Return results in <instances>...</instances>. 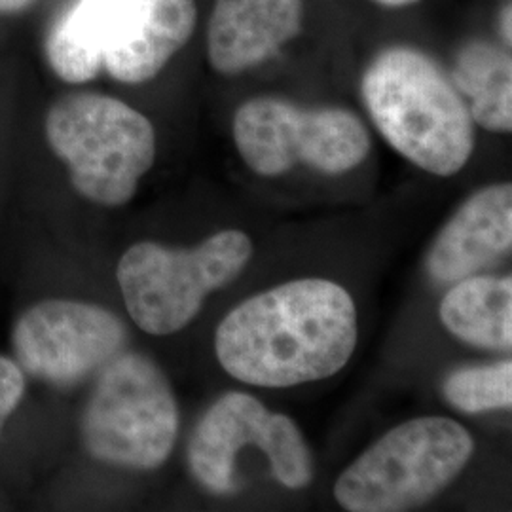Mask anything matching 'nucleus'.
Listing matches in <instances>:
<instances>
[{
    "instance_id": "f257e3e1",
    "label": "nucleus",
    "mask_w": 512,
    "mask_h": 512,
    "mask_svg": "<svg viewBox=\"0 0 512 512\" xmlns=\"http://www.w3.org/2000/svg\"><path fill=\"white\" fill-rule=\"evenodd\" d=\"M357 346V310L329 279H296L239 304L215 334L217 359L239 382L293 387L327 380Z\"/></svg>"
},
{
    "instance_id": "f03ea898",
    "label": "nucleus",
    "mask_w": 512,
    "mask_h": 512,
    "mask_svg": "<svg viewBox=\"0 0 512 512\" xmlns=\"http://www.w3.org/2000/svg\"><path fill=\"white\" fill-rule=\"evenodd\" d=\"M366 109L385 141L437 177L459 173L475 150V122L452 80L416 48L393 46L363 76Z\"/></svg>"
},
{
    "instance_id": "7ed1b4c3",
    "label": "nucleus",
    "mask_w": 512,
    "mask_h": 512,
    "mask_svg": "<svg viewBox=\"0 0 512 512\" xmlns=\"http://www.w3.org/2000/svg\"><path fill=\"white\" fill-rule=\"evenodd\" d=\"M46 139L71 173L74 190L105 207L131 202L156 160L145 114L103 93H71L46 114Z\"/></svg>"
},
{
    "instance_id": "20e7f679",
    "label": "nucleus",
    "mask_w": 512,
    "mask_h": 512,
    "mask_svg": "<svg viewBox=\"0 0 512 512\" xmlns=\"http://www.w3.org/2000/svg\"><path fill=\"white\" fill-rule=\"evenodd\" d=\"M475 440L448 418H418L391 429L336 482L349 512H399L440 494L465 469Z\"/></svg>"
},
{
    "instance_id": "39448f33",
    "label": "nucleus",
    "mask_w": 512,
    "mask_h": 512,
    "mask_svg": "<svg viewBox=\"0 0 512 512\" xmlns=\"http://www.w3.org/2000/svg\"><path fill=\"white\" fill-rule=\"evenodd\" d=\"M253 256V243L239 230H224L196 249L158 243L129 247L118 264V283L139 329L167 336L184 329L209 294L238 277Z\"/></svg>"
},
{
    "instance_id": "423d86ee",
    "label": "nucleus",
    "mask_w": 512,
    "mask_h": 512,
    "mask_svg": "<svg viewBox=\"0 0 512 512\" xmlns=\"http://www.w3.org/2000/svg\"><path fill=\"white\" fill-rule=\"evenodd\" d=\"M179 435V408L164 372L145 355L120 353L99 372L82 418L93 458L126 469L164 465Z\"/></svg>"
},
{
    "instance_id": "0eeeda50",
    "label": "nucleus",
    "mask_w": 512,
    "mask_h": 512,
    "mask_svg": "<svg viewBox=\"0 0 512 512\" xmlns=\"http://www.w3.org/2000/svg\"><path fill=\"white\" fill-rule=\"evenodd\" d=\"M232 129L239 156L262 177L283 175L298 164L342 175L370 152V135L357 114L338 107L304 109L281 97L249 99Z\"/></svg>"
},
{
    "instance_id": "6e6552de",
    "label": "nucleus",
    "mask_w": 512,
    "mask_h": 512,
    "mask_svg": "<svg viewBox=\"0 0 512 512\" xmlns=\"http://www.w3.org/2000/svg\"><path fill=\"white\" fill-rule=\"evenodd\" d=\"M245 446L266 454L283 486L300 490L310 484V450L296 423L239 391L222 395L203 414L188 448L190 469L209 492L230 494L236 490V456Z\"/></svg>"
},
{
    "instance_id": "1a4fd4ad",
    "label": "nucleus",
    "mask_w": 512,
    "mask_h": 512,
    "mask_svg": "<svg viewBox=\"0 0 512 512\" xmlns=\"http://www.w3.org/2000/svg\"><path fill=\"white\" fill-rule=\"evenodd\" d=\"M128 329L118 315L76 300H44L12 332L19 368L40 382L71 387L122 353Z\"/></svg>"
},
{
    "instance_id": "9d476101",
    "label": "nucleus",
    "mask_w": 512,
    "mask_h": 512,
    "mask_svg": "<svg viewBox=\"0 0 512 512\" xmlns=\"http://www.w3.org/2000/svg\"><path fill=\"white\" fill-rule=\"evenodd\" d=\"M198 23L196 0H118L103 67L124 84H143L183 50Z\"/></svg>"
},
{
    "instance_id": "9b49d317",
    "label": "nucleus",
    "mask_w": 512,
    "mask_h": 512,
    "mask_svg": "<svg viewBox=\"0 0 512 512\" xmlns=\"http://www.w3.org/2000/svg\"><path fill=\"white\" fill-rule=\"evenodd\" d=\"M304 0H215L207 54L220 74H239L274 57L298 37Z\"/></svg>"
},
{
    "instance_id": "f8f14e48",
    "label": "nucleus",
    "mask_w": 512,
    "mask_h": 512,
    "mask_svg": "<svg viewBox=\"0 0 512 512\" xmlns=\"http://www.w3.org/2000/svg\"><path fill=\"white\" fill-rule=\"evenodd\" d=\"M512 245V186H486L461 205L427 256V272L437 283H456L497 258Z\"/></svg>"
},
{
    "instance_id": "ddd939ff",
    "label": "nucleus",
    "mask_w": 512,
    "mask_h": 512,
    "mask_svg": "<svg viewBox=\"0 0 512 512\" xmlns=\"http://www.w3.org/2000/svg\"><path fill=\"white\" fill-rule=\"evenodd\" d=\"M440 321L476 348L511 349V277L459 279L440 302Z\"/></svg>"
},
{
    "instance_id": "4468645a",
    "label": "nucleus",
    "mask_w": 512,
    "mask_h": 512,
    "mask_svg": "<svg viewBox=\"0 0 512 512\" xmlns=\"http://www.w3.org/2000/svg\"><path fill=\"white\" fill-rule=\"evenodd\" d=\"M450 80L463 97L473 122L494 133H511V48L488 40L467 42L459 50Z\"/></svg>"
},
{
    "instance_id": "2eb2a0df",
    "label": "nucleus",
    "mask_w": 512,
    "mask_h": 512,
    "mask_svg": "<svg viewBox=\"0 0 512 512\" xmlns=\"http://www.w3.org/2000/svg\"><path fill=\"white\" fill-rule=\"evenodd\" d=\"M118 0H76L46 38V59L67 84L93 80L103 67V48Z\"/></svg>"
},
{
    "instance_id": "dca6fc26",
    "label": "nucleus",
    "mask_w": 512,
    "mask_h": 512,
    "mask_svg": "<svg viewBox=\"0 0 512 512\" xmlns=\"http://www.w3.org/2000/svg\"><path fill=\"white\" fill-rule=\"evenodd\" d=\"M444 397L456 410L465 414L511 408V361L456 370L444 382Z\"/></svg>"
},
{
    "instance_id": "f3484780",
    "label": "nucleus",
    "mask_w": 512,
    "mask_h": 512,
    "mask_svg": "<svg viewBox=\"0 0 512 512\" xmlns=\"http://www.w3.org/2000/svg\"><path fill=\"white\" fill-rule=\"evenodd\" d=\"M25 393L23 370L12 359L0 357V431L14 414Z\"/></svg>"
},
{
    "instance_id": "a211bd4d",
    "label": "nucleus",
    "mask_w": 512,
    "mask_h": 512,
    "mask_svg": "<svg viewBox=\"0 0 512 512\" xmlns=\"http://www.w3.org/2000/svg\"><path fill=\"white\" fill-rule=\"evenodd\" d=\"M511 2H507L505 6H503V10H501V16H499V31H501V37H503V42L511 48V40H512V31H511V21H512V12H511Z\"/></svg>"
},
{
    "instance_id": "6ab92c4d",
    "label": "nucleus",
    "mask_w": 512,
    "mask_h": 512,
    "mask_svg": "<svg viewBox=\"0 0 512 512\" xmlns=\"http://www.w3.org/2000/svg\"><path fill=\"white\" fill-rule=\"evenodd\" d=\"M31 4H35V0H0V16L19 14L27 10Z\"/></svg>"
},
{
    "instance_id": "aec40b11",
    "label": "nucleus",
    "mask_w": 512,
    "mask_h": 512,
    "mask_svg": "<svg viewBox=\"0 0 512 512\" xmlns=\"http://www.w3.org/2000/svg\"><path fill=\"white\" fill-rule=\"evenodd\" d=\"M376 2L382 4V6H387V8H404V6H412L420 0H376Z\"/></svg>"
}]
</instances>
